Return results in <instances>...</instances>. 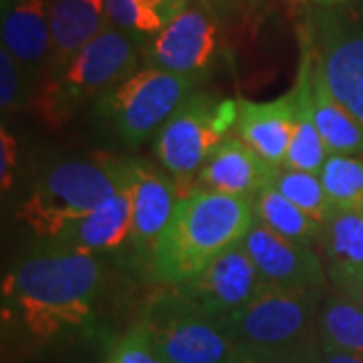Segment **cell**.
<instances>
[{
  "mask_svg": "<svg viewBox=\"0 0 363 363\" xmlns=\"http://www.w3.org/2000/svg\"><path fill=\"white\" fill-rule=\"evenodd\" d=\"M39 83L6 49H0V109L4 116L35 107Z\"/></svg>",
  "mask_w": 363,
  "mask_h": 363,
  "instance_id": "4316f807",
  "label": "cell"
},
{
  "mask_svg": "<svg viewBox=\"0 0 363 363\" xmlns=\"http://www.w3.org/2000/svg\"><path fill=\"white\" fill-rule=\"evenodd\" d=\"M315 6H319V9H331V6H337V4H343V2H347V0H311Z\"/></svg>",
  "mask_w": 363,
  "mask_h": 363,
  "instance_id": "d6a6232c",
  "label": "cell"
},
{
  "mask_svg": "<svg viewBox=\"0 0 363 363\" xmlns=\"http://www.w3.org/2000/svg\"><path fill=\"white\" fill-rule=\"evenodd\" d=\"M138 63V37L113 25L105 28L73 57L59 77L40 83L35 99L40 121L51 130H61L81 107L91 101L97 104L121 81L133 75Z\"/></svg>",
  "mask_w": 363,
  "mask_h": 363,
  "instance_id": "277c9868",
  "label": "cell"
},
{
  "mask_svg": "<svg viewBox=\"0 0 363 363\" xmlns=\"http://www.w3.org/2000/svg\"><path fill=\"white\" fill-rule=\"evenodd\" d=\"M16 140L11 131L2 125L0 130V188L2 192H9L14 184V168H16Z\"/></svg>",
  "mask_w": 363,
  "mask_h": 363,
  "instance_id": "f546056e",
  "label": "cell"
},
{
  "mask_svg": "<svg viewBox=\"0 0 363 363\" xmlns=\"http://www.w3.org/2000/svg\"><path fill=\"white\" fill-rule=\"evenodd\" d=\"M18 0H2V11H9L13 4H16Z\"/></svg>",
  "mask_w": 363,
  "mask_h": 363,
  "instance_id": "836d02e7",
  "label": "cell"
},
{
  "mask_svg": "<svg viewBox=\"0 0 363 363\" xmlns=\"http://www.w3.org/2000/svg\"><path fill=\"white\" fill-rule=\"evenodd\" d=\"M228 363H321V343L274 351L236 347Z\"/></svg>",
  "mask_w": 363,
  "mask_h": 363,
  "instance_id": "f1b7e54d",
  "label": "cell"
},
{
  "mask_svg": "<svg viewBox=\"0 0 363 363\" xmlns=\"http://www.w3.org/2000/svg\"><path fill=\"white\" fill-rule=\"evenodd\" d=\"M236 116L238 99H216L198 89L157 131V164L178 184L180 194L194 188L208 157L234 130Z\"/></svg>",
  "mask_w": 363,
  "mask_h": 363,
  "instance_id": "5b68a950",
  "label": "cell"
},
{
  "mask_svg": "<svg viewBox=\"0 0 363 363\" xmlns=\"http://www.w3.org/2000/svg\"><path fill=\"white\" fill-rule=\"evenodd\" d=\"M104 267L97 255L49 238L26 250L2 281V315L43 347L87 329L97 317Z\"/></svg>",
  "mask_w": 363,
  "mask_h": 363,
  "instance_id": "6da1fadb",
  "label": "cell"
},
{
  "mask_svg": "<svg viewBox=\"0 0 363 363\" xmlns=\"http://www.w3.org/2000/svg\"><path fill=\"white\" fill-rule=\"evenodd\" d=\"M297 121V97L291 89L272 101L238 99L236 135L274 168L285 166Z\"/></svg>",
  "mask_w": 363,
  "mask_h": 363,
  "instance_id": "5bb4252c",
  "label": "cell"
},
{
  "mask_svg": "<svg viewBox=\"0 0 363 363\" xmlns=\"http://www.w3.org/2000/svg\"><path fill=\"white\" fill-rule=\"evenodd\" d=\"M264 286L257 264L245 247L236 242L210 260L194 279L176 289L208 315L226 319L248 305Z\"/></svg>",
  "mask_w": 363,
  "mask_h": 363,
  "instance_id": "30bf717a",
  "label": "cell"
},
{
  "mask_svg": "<svg viewBox=\"0 0 363 363\" xmlns=\"http://www.w3.org/2000/svg\"><path fill=\"white\" fill-rule=\"evenodd\" d=\"M131 182L133 160L97 156L57 162L39 174L16 216L43 240L59 238L73 222L87 216L105 198L131 186Z\"/></svg>",
  "mask_w": 363,
  "mask_h": 363,
  "instance_id": "3957f363",
  "label": "cell"
},
{
  "mask_svg": "<svg viewBox=\"0 0 363 363\" xmlns=\"http://www.w3.org/2000/svg\"><path fill=\"white\" fill-rule=\"evenodd\" d=\"M341 293H345L347 297H351L359 307L363 309V279L359 283H355V285H351L350 289H345V291H341Z\"/></svg>",
  "mask_w": 363,
  "mask_h": 363,
  "instance_id": "1f68e13d",
  "label": "cell"
},
{
  "mask_svg": "<svg viewBox=\"0 0 363 363\" xmlns=\"http://www.w3.org/2000/svg\"><path fill=\"white\" fill-rule=\"evenodd\" d=\"M140 321L164 363H228L236 350L224 321L202 311L176 286L150 298Z\"/></svg>",
  "mask_w": 363,
  "mask_h": 363,
  "instance_id": "ba28073f",
  "label": "cell"
},
{
  "mask_svg": "<svg viewBox=\"0 0 363 363\" xmlns=\"http://www.w3.org/2000/svg\"><path fill=\"white\" fill-rule=\"evenodd\" d=\"M202 2H206V4H210L216 13H218V4H220V0H202Z\"/></svg>",
  "mask_w": 363,
  "mask_h": 363,
  "instance_id": "e575fe53",
  "label": "cell"
},
{
  "mask_svg": "<svg viewBox=\"0 0 363 363\" xmlns=\"http://www.w3.org/2000/svg\"><path fill=\"white\" fill-rule=\"evenodd\" d=\"M327 279L345 291L363 279V210L333 208L323 226L321 242Z\"/></svg>",
  "mask_w": 363,
  "mask_h": 363,
  "instance_id": "d6986e66",
  "label": "cell"
},
{
  "mask_svg": "<svg viewBox=\"0 0 363 363\" xmlns=\"http://www.w3.org/2000/svg\"><path fill=\"white\" fill-rule=\"evenodd\" d=\"M255 212L260 224L291 242L309 248L321 242L325 224L313 220L309 214L286 200L272 184L255 198Z\"/></svg>",
  "mask_w": 363,
  "mask_h": 363,
  "instance_id": "7402d4cb",
  "label": "cell"
},
{
  "mask_svg": "<svg viewBox=\"0 0 363 363\" xmlns=\"http://www.w3.org/2000/svg\"><path fill=\"white\" fill-rule=\"evenodd\" d=\"M240 245L267 285L286 289H325L327 285V271L315 248L291 242L259 220L242 236Z\"/></svg>",
  "mask_w": 363,
  "mask_h": 363,
  "instance_id": "7c38bea8",
  "label": "cell"
},
{
  "mask_svg": "<svg viewBox=\"0 0 363 363\" xmlns=\"http://www.w3.org/2000/svg\"><path fill=\"white\" fill-rule=\"evenodd\" d=\"M0 35L2 49L40 83L51 59L49 0H18L9 11H2Z\"/></svg>",
  "mask_w": 363,
  "mask_h": 363,
  "instance_id": "e0dca14e",
  "label": "cell"
},
{
  "mask_svg": "<svg viewBox=\"0 0 363 363\" xmlns=\"http://www.w3.org/2000/svg\"><path fill=\"white\" fill-rule=\"evenodd\" d=\"M325 289L267 285L240 311L222 319L236 347L295 350L319 343Z\"/></svg>",
  "mask_w": 363,
  "mask_h": 363,
  "instance_id": "8992f818",
  "label": "cell"
},
{
  "mask_svg": "<svg viewBox=\"0 0 363 363\" xmlns=\"http://www.w3.org/2000/svg\"><path fill=\"white\" fill-rule=\"evenodd\" d=\"M104 363H164V359L160 357L147 327L138 319L111 343Z\"/></svg>",
  "mask_w": 363,
  "mask_h": 363,
  "instance_id": "83f0119b",
  "label": "cell"
},
{
  "mask_svg": "<svg viewBox=\"0 0 363 363\" xmlns=\"http://www.w3.org/2000/svg\"><path fill=\"white\" fill-rule=\"evenodd\" d=\"M293 91L297 97V121H295L293 140L289 145V154H286L283 168L319 174L329 152H327L323 140L319 135V130H317V123H315L311 57L305 49H303L297 83H295Z\"/></svg>",
  "mask_w": 363,
  "mask_h": 363,
  "instance_id": "ffe728a7",
  "label": "cell"
},
{
  "mask_svg": "<svg viewBox=\"0 0 363 363\" xmlns=\"http://www.w3.org/2000/svg\"><path fill=\"white\" fill-rule=\"evenodd\" d=\"M309 52L307 47H303ZM311 57V52H309ZM313 107L315 123L329 154H363V125L327 89L313 65Z\"/></svg>",
  "mask_w": 363,
  "mask_h": 363,
  "instance_id": "44dd1931",
  "label": "cell"
},
{
  "mask_svg": "<svg viewBox=\"0 0 363 363\" xmlns=\"http://www.w3.org/2000/svg\"><path fill=\"white\" fill-rule=\"evenodd\" d=\"M180 188L164 169L133 160L131 182V245L138 257L152 262L180 200Z\"/></svg>",
  "mask_w": 363,
  "mask_h": 363,
  "instance_id": "4fadbf2b",
  "label": "cell"
},
{
  "mask_svg": "<svg viewBox=\"0 0 363 363\" xmlns=\"http://www.w3.org/2000/svg\"><path fill=\"white\" fill-rule=\"evenodd\" d=\"M216 49V11L202 0H192L176 18L147 40L143 47V63L145 67L202 79V73L214 61Z\"/></svg>",
  "mask_w": 363,
  "mask_h": 363,
  "instance_id": "9c48e42d",
  "label": "cell"
},
{
  "mask_svg": "<svg viewBox=\"0 0 363 363\" xmlns=\"http://www.w3.org/2000/svg\"><path fill=\"white\" fill-rule=\"evenodd\" d=\"M327 89L363 125V33H343L329 21L319 25V37L303 43Z\"/></svg>",
  "mask_w": 363,
  "mask_h": 363,
  "instance_id": "8fae6325",
  "label": "cell"
},
{
  "mask_svg": "<svg viewBox=\"0 0 363 363\" xmlns=\"http://www.w3.org/2000/svg\"><path fill=\"white\" fill-rule=\"evenodd\" d=\"M321 363H363V357L321 345Z\"/></svg>",
  "mask_w": 363,
  "mask_h": 363,
  "instance_id": "4dcf8cb0",
  "label": "cell"
},
{
  "mask_svg": "<svg viewBox=\"0 0 363 363\" xmlns=\"http://www.w3.org/2000/svg\"><path fill=\"white\" fill-rule=\"evenodd\" d=\"M200 81L143 67L104 95L95 104V111L125 145H140L162 130L176 109L198 91Z\"/></svg>",
  "mask_w": 363,
  "mask_h": 363,
  "instance_id": "52a82bcc",
  "label": "cell"
},
{
  "mask_svg": "<svg viewBox=\"0 0 363 363\" xmlns=\"http://www.w3.org/2000/svg\"><path fill=\"white\" fill-rule=\"evenodd\" d=\"M131 238V186L119 190L113 196L105 198L97 208H93L87 216L73 222L59 242L77 248L81 252L99 255L105 250H113Z\"/></svg>",
  "mask_w": 363,
  "mask_h": 363,
  "instance_id": "ac0fdd59",
  "label": "cell"
},
{
  "mask_svg": "<svg viewBox=\"0 0 363 363\" xmlns=\"http://www.w3.org/2000/svg\"><path fill=\"white\" fill-rule=\"evenodd\" d=\"M109 26L104 0H49L51 59L40 83L59 77L73 57Z\"/></svg>",
  "mask_w": 363,
  "mask_h": 363,
  "instance_id": "2e32d148",
  "label": "cell"
},
{
  "mask_svg": "<svg viewBox=\"0 0 363 363\" xmlns=\"http://www.w3.org/2000/svg\"><path fill=\"white\" fill-rule=\"evenodd\" d=\"M272 186L285 196L286 200H291L305 214H309L313 220L325 224L333 212V206L325 194L319 174L303 172V169L279 168Z\"/></svg>",
  "mask_w": 363,
  "mask_h": 363,
  "instance_id": "484cf974",
  "label": "cell"
},
{
  "mask_svg": "<svg viewBox=\"0 0 363 363\" xmlns=\"http://www.w3.org/2000/svg\"><path fill=\"white\" fill-rule=\"evenodd\" d=\"M255 222V200L194 186L180 196L154 250V277L168 286L184 285L214 257L240 242Z\"/></svg>",
  "mask_w": 363,
  "mask_h": 363,
  "instance_id": "7a4b0ae2",
  "label": "cell"
},
{
  "mask_svg": "<svg viewBox=\"0 0 363 363\" xmlns=\"http://www.w3.org/2000/svg\"><path fill=\"white\" fill-rule=\"evenodd\" d=\"M319 343L363 357V309L341 291L325 295L319 313Z\"/></svg>",
  "mask_w": 363,
  "mask_h": 363,
  "instance_id": "603a6c76",
  "label": "cell"
},
{
  "mask_svg": "<svg viewBox=\"0 0 363 363\" xmlns=\"http://www.w3.org/2000/svg\"><path fill=\"white\" fill-rule=\"evenodd\" d=\"M109 23L133 37H154L192 0H104Z\"/></svg>",
  "mask_w": 363,
  "mask_h": 363,
  "instance_id": "cb8c5ba5",
  "label": "cell"
},
{
  "mask_svg": "<svg viewBox=\"0 0 363 363\" xmlns=\"http://www.w3.org/2000/svg\"><path fill=\"white\" fill-rule=\"evenodd\" d=\"M277 169L238 135L228 133L200 169L196 186L255 200L274 182Z\"/></svg>",
  "mask_w": 363,
  "mask_h": 363,
  "instance_id": "9a60e30c",
  "label": "cell"
},
{
  "mask_svg": "<svg viewBox=\"0 0 363 363\" xmlns=\"http://www.w3.org/2000/svg\"><path fill=\"white\" fill-rule=\"evenodd\" d=\"M319 178L331 206L363 210V154H329Z\"/></svg>",
  "mask_w": 363,
  "mask_h": 363,
  "instance_id": "d4e9b609",
  "label": "cell"
}]
</instances>
